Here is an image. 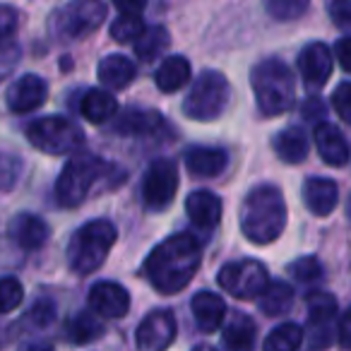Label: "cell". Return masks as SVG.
<instances>
[{
  "instance_id": "cell-10",
  "label": "cell",
  "mask_w": 351,
  "mask_h": 351,
  "mask_svg": "<svg viewBox=\"0 0 351 351\" xmlns=\"http://www.w3.org/2000/svg\"><path fill=\"white\" fill-rule=\"evenodd\" d=\"M178 191V169L171 159H156L142 178V200L149 210L161 212L173 202Z\"/></svg>"
},
{
  "instance_id": "cell-37",
  "label": "cell",
  "mask_w": 351,
  "mask_h": 351,
  "mask_svg": "<svg viewBox=\"0 0 351 351\" xmlns=\"http://www.w3.org/2000/svg\"><path fill=\"white\" fill-rule=\"evenodd\" d=\"M332 22L339 29H351V0H330L327 5Z\"/></svg>"
},
{
  "instance_id": "cell-12",
  "label": "cell",
  "mask_w": 351,
  "mask_h": 351,
  "mask_svg": "<svg viewBox=\"0 0 351 351\" xmlns=\"http://www.w3.org/2000/svg\"><path fill=\"white\" fill-rule=\"evenodd\" d=\"M176 339V317L171 311H152L140 322L135 341L140 351H166Z\"/></svg>"
},
{
  "instance_id": "cell-31",
  "label": "cell",
  "mask_w": 351,
  "mask_h": 351,
  "mask_svg": "<svg viewBox=\"0 0 351 351\" xmlns=\"http://www.w3.org/2000/svg\"><path fill=\"white\" fill-rule=\"evenodd\" d=\"M303 341V330L296 322H284L274 327L265 339V351H298Z\"/></svg>"
},
{
  "instance_id": "cell-21",
  "label": "cell",
  "mask_w": 351,
  "mask_h": 351,
  "mask_svg": "<svg viewBox=\"0 0 351 351\" xmlns=\"http://www.w3.org/2000/svg\"><path fill=\"white\" fill-rule=\"evenodd\" d=\"M191 311L195 315V322L202 332H215L217 327L224 322L226 315V303L221 301V296L212 291H200L193 296Z\"/></svg>"
},
{
  "instance_id": "cell-44",
  "label": "cell",
  "mask_w": 351,
  "mask_h": 351,
  "mask_svg": "<svg viewBox=\"0 0 351 351\" xmlns=\"http://www.w3.org/2000/svg\"><path fill=\"white\" fill-rule=\"evenodd\" d=\"M27 351H53L49 344H44V341H39V344H32V346H27Z\"/></svg>"
},
{
  "instance_id": "cell-32",
  "label": "cell",
  "mask_w": 351,
  "mask_h": 351,
  "mask_svg": "<svg viewBox=\"0 0 351 351\" xmlns=\"http://www.w3.org/2000/svg\"><path fill=\"white\" fill-rule=\"evenodd\" d=\"M145 22H142L140 15H121L113 20L111 25V36L118 41V44H135L137 39L142 36V32H145Z\"/></svg>"
},
{
  "instance_id": "cell-15",
  "label": "cell",
  "mask_w": 351,
  "mask_h": 351,
  "mask_svg": "<svg viewBox=\"0 0 351 351\" xmlns=\"http://www.w3.org/2000/svg\"><path fill=\"white\" fill-rule=\"evenodd\" d=\"M89 306L101 317H123L130 311V293L116 282H99L89 291Z\"/></svg>"
},
{
  "instance_id": "cell-14",
  "label": "cell",
  "mask_w": 351,
  "mask_h": 351,
  "mask_svg": "<svg viewBox=\"0 0 351 351\" xmlns=\"http://www.w3.org/2000/svg\"><path fill=\"white\" fill-rule=\"evenodd\" d=\"M298 70H301V77L306 82V87L320 89L327 82V77L332 75V53L325 44L315 41V44H308L306 49L298 56Z\"/></svg>"
},
{
  "instance_id": "cell-19",
  "label": "cell",
  "mask_w": 351,
  "mask_h": 351,
  "mask_svg": "<svg viewBox=\"0 0 351 351\" xmlns=\"http://www.w3.org/2000/svg\"><path fill=\"white\" fill-rule=\"evenodd\" d=\"M303 200L315 217H327L339 202L337 183L330 178H308L303 186Z\"/></svg>"
},
{
  "instance_id": "cell-9",
  "label": "cell",
  "mask_w": 351,
  "mask_h": 351,
  "mask_svg": "<svg viewBox=\"0 0 351 351\" xmlns=\"http://www.w3.org/2000/svg\"><path fill=\"white\" fill-rule=\"evenodd\" d=\"M217 282L224 291H229L236 298H260L265 289L269 287V274L263 263L258 260H236L219 269Z\"/></svg>"
},
{
  "instance_id": "cell-34",
  "label": "cell",
  "mask_w": 351,
  "mask_h": 351,
  "mask_svg": "<svg viewBox=\"0 0 351 351\" xmlns=\"http://www.w3.org/2000/svg\"><path fill=\"white\" fill-rule=\"evenodd\" d=\"M289 272H291V277L296 279V282L313 284V282H317V279L322 277V265H320V260H317V258L306 255V258L293 260V263L289 265Z\"/></svg>"
},
{
  "instance_id": "cell-43",
  "label": "cell",
  "mask_w": 351,
  "mask_h": 351,
  "mask_svg": "<svg viewBox=\"0 0 351 351\" xmlns=\"http://www.w3.org/2000/svg\"><path fill=\"white\" fill-rule=\"evenodd\" d=\"M12 29H15V12L12 8H3V36L10 39Z\"/></svg>"
},
{
  "instance_id": "cell-11",
  "label": "cell",
  "mask_w": 351,
  "mask_h": 351,
  "mask_svg": "<svg viewBox=\"0 0 351 351\" xmlns=\"http://www.w3.org/2000/svg\"><path fill=\"white\" fill-rule=\"evenodd\" d=\"M337 301L332 293L315 291L308 296V341L313 349H327L335 339Z\"/></svg>"
},
{
  "instance_id": "cell-13",
  "label": "cell",
  "mask_w": 351,
  "mask_h": 351,
  "mask_svg": "<svg viewBox=\"0 0 351 351\" xmlns=\"http://www.w3.org/2000/svg\"><path fill=\"white\" fill-rule=\"evenodd\" d=\"M49 87L39 75H22L8 87L5 104L12 113H29L46 101Z\"/></svg>"
},
{
  "instance_id": "cell-39",
  "label": "cell",
  "mask_w": 351,
  "mask_h": 351,
  "mask_svg": "<svg viewBox=\"0 0 351 351\" xmlns=\"http://www.w3.org/2000/svg\"><path fill=\"white\" fill-rule=\"evenodd\" d=\"M335 53H337V60H339L341 68H344L346 73H351V36H341V39L337 41Z\"/></svg>"
},
{
  "instance_id": "cell-42",
  "label": "cell",
  "mask_w": 351,
  "mask_h": 351,
  "mask_svg": "<svg viewBox=\"0 0 351 351\" xmlns=\"http://www.w3.org/2000/svg\"><path fill=\"white\" fill-rule=\"evenodd\" d=\"M322 113H325V106H322L320 99L311 97L306 104H303V118H306V121H320Z\"/></svg>"
},
{
  "instance_id": "cell-26",
  "label": "cell",
  "mask_w": 351,
  "mask_h": 351,
  "mask_svg": "<svg viewBox=\"0 0 351 351\" xmlns=\"http://www.w3.org/2000/svg\"><path fill=\"white\" fill-rule=\"evenodd\" d=\"M191 80V63L183 56H171L156 68V87L161 92H178Z\"/></svg>"
},
{
  "instance_id": "cell-20",
  "label": "cell",
  "mask_w": 351,
  "mask_h": 351,
  "mask_svg": "<svg viewBox=\"0 0 351 351\" xmlns=\"http://www.w3.org/2000/svg\"><path fill=\"white\" fill-rule=\"evenodd\" d=\"M229 164V156L224 149L217 147H193L186 152V166L197 178H215Z\"/></svg>"
},
{
  "instance_id": "cell-5",
  "label": "cell",
  "mask_w": 351,
  "mask_h": 351,
  "mask_svg": "<svg viewBox=\"0 0 351 351\" xmlns=\"http://www.w3.org/2000/svg\"><path fill=\"white\" fill-rule=\"evenodd\" d=\"M231 99V87L226 77L217 70H207L193 82L191 92L183 99V113L193 121H217L226 111Z\"/></svg>"
},
{
  "instance_id": "cell-8",
  "label": "cell",
  "mask_w": 351,
  "mask_h": 351,
  "mask_svg": "<svg viewBox=\"0 0 351 351\" xmlns=\"http://www.w3.org/2000/svg\"><path fill=\"white\" fill-rule=\"evenodd\" d=\"M106 5L101 0H70L53 17V32L63 39H84L101 27Z\"/></svg>"
},
{
  "instance_id": "cell-25",
  "label": "cell",
  "mask_w": 351,
  "mask_h": 351,
  "mask_svg": "<svg viewBox=\"0 0 351 351\" xmlns=\"http://www.w3.org/2000/svg\"><path fill=\"white\" fill-rule=\"evenodd\" d=\"M80 111L89 123H106L108 118L116 116L118 101L113 94L104 92V89H89L80 101Z\"/></svg>"
},
{
  "instance_id": "cell-2",
  "label": "cell",
  "mask_w": 351,
  "mask_h": 351,
  "mask_svg": "<svg viewBox=\"0 0 351 351\" xmlns=\"http://www.w3.org/2000/svg\"><path fill=\"white\" fill-rule=\"evenodd\" d=\"M287 226V205L274 186H260L248 193L241 207V229L258 245L272 243Z\"/></svg>"
},
{
  "instance_id": "cell-29",
  "label": "cell",
  "mask_w": 351,
  "mask_h": 351,
  "mask_svg": "<svg viewBox=\"0 0 351 351\" xmlns=\"http://www.w3.org/2000/svg\"><path fill=\"white\" fill-rule=\"evenodd\" d=\"M101 332H104L101 320L89 311L77 313V315L68 322V339L73 341V344H89V341H94L97 337H101Z\"/></svg>"
},
{
  "instance_id": "cell-16",
  "label": "cell",
  "mask_w": 351,
  "mask_h": 351,
  "mask_svg": "<svg viewBox=\"0 0 351 351\" xmlns=\"http://www.w3.org/2000/svg\"><path fill=\"white\" fill-rule=\"evenodd\" d=\"M315 147L320 152V159L330 166H344L349 161V145L339 128L332 123H317L315 128Z\"/></svg>"
},
{
  "instance_id": "cell-40",
  "label": "cell",
  "mask_w": 351,
  "mask_h": 351,
  "mask_svg": "<svg viewBox=\"0 0 351 351\" xmlns=\"http://www.w3.org/2000/svg\"><path fill=\"white\" fill-rule=\"evenodd\" d=\"M337 335H339V344L344 346V349H351V306L346 308V313L341 315Z\"/></svg>"
},
{
  "instance_id": "cell-41",
  "label": "cell",
  "mask_w": 351,
  "mask_h": 351,
  "mask_svg": "<svg viewBox=\"0 0 351 351\" xmlns=\"http://www.w3.org/2000/svg\"><path fill=\"white\" fill-rule=\"evenodd\" d=\"M111 3L121 10V15H140L147 5V0H111Z\"/></svg>"
},
{
  "instance_id": "cell-36",
  "label": "cell",
  "mask_w": 351,
  "mask_h": 351,
  "mask_svg": "<svg viewBox=\"0 0 351 351\" xmlns=\"http://www.w3.org/2000/svg\"><path fill=\"white\" fill-rule=\"evenodd\" d=\"M332 108H335L341 121H346L351 125V82H344L335 89V94H332Z\"/></svg>"
},
{
  "instance_id": "cell-17",
  "label": "cell",
  "mask_w": 351,
  "mask_h": 351,
  "mask_svg": "<svg viewBox=\"0 0 351 351\" xmlns=\"http://www.w3.org/2000/svg\"><path fill=\"white\" fill-rule=\"evenodd\" d=\"M10 239L15 241L20 248L25 250H36L49 241V224L36 215H17L10 221Z\"/></svg>"
},
{
  "instance_id": "cell-28",
  "label": "cell",
  "mask_w": 351,
  "mask_h": 351,
  "mask_svg": "<svg viewBox=\"0 0 351 351\" xmlns=\"http://www.w3.org/2000/svg\"><path fill=\"white\" fill-rule=\"evenodd\" d=\"M293 303V289L287 282H269V287L265 289V293L258 298V306L265 315H284Z\"/></svg>"
},
{
  "instance_id": "cell-35",
  "label": "cell",
  "mask_w": 351,
  "mask_h": 351,
  "mask_svg": "<svg viewBox=\"0 0 351 351\" xmlns=\"http://www.w3.org/2000/svg\"><path fill=\"white\" fill-rule=\"evenodd\" d=\"M25 289L15 277H5L0 282V301H3V313H12L22 303Z\"/></svg>"
},
{
  "instance_id": "cell-38",
  "label": "cell",
  "mask_w": 351,
  "mask_h": 351,
  "mask_svg": "<svg viewBox=\"0 0 351 351\" xmlns=\"http://www.w3.org/2000/svg\"><path fill=\"white\" fill-rule=\"evenodd\" d=\"M56 317V306L51 298H41V301L34 303V308L29 311V320L34 322L36 327H46L51 325Z\"/></svg>"
},
{
  "instance_id": "cell-22",
  "label": "cell",
  "mask_w": 351,
  "mask_h": 351,
  "mask_svg": "<svg viewBox=\"0 0 351 351\" xmlns=\"http://www.w3.org/2000/svg\"><path fill=\"white\" fill-rule=\"evenodd\" d=\"M221 339L229 351H250L255 344V322L245 313H231Z\"/></svg>"
},
{
  "instance_id": "cell-18",
  "label": "cell",
  "mask_w": 351,
  "mask_h": 351,
  "mask_svg": "<svg viewBox=\"0 0 351 351\" xmlns=\"http://www.w3.org/2000/svg\"><path fill=\"white\" fill-rule=\"evenodd\" d=\"M186 210L197 229H215L221 219V200L212 191H195L188 195Z\"/></svg>"
},
{
  "instance_id": "cell-24",
  "label": "cell",
  "mask_w": 351,
  "mask_h": 351,
  "mask_svg": "<svg viewBox=\"0 0 351 351\" xmlns=\"http://www.w3.org/2000/svg\"><path fill=\"white\" fill-rule=\"evenodd\" d=\"M274 152L287 164H301L308 156V135L301 128H287L274 137Z\"/></svg>"
},
{
  "instance_id": "cell-7",
  "label": "cell",
  "mask_w": 351,
  "mask_h": 351,
  "mask_svg": "<svg viewBox=\"0 0 351 351\" xmlns=\"http://www.w3.org/2000/svg\"><path fill=\"white\" fill-rule=\"evenodd\" d=\"M27 137L36 149L46 152V154H70V152H77V147H82L84 142V135L77 123L63 116L34 121L27 128Z\"/></svg>"
},
{
  "instance_id": "cell-33",
  "label": "cell",
  "mask_w": 351,
  "mask_h": 351,
  "mask_svg": "<svg viewBox=\"0 0 351 351\" xmlns=\"http://www.w3.org/2000/svg\"><path fill=\"white\" fill-rule=\"evenodd\" d=\"M263 3H265V10L279 22L296 20L311 5V0H263Z\"/></svg>"
},
{
  "instance_id": "cell-4",
  "label": "cell",
  "mask_w": 351,
  "mask_h": 351,
  "mask_svg": "<svg viewBox=\"0 0 351 351\" xmlns=\"http://www.w3.org/2000/svg\"><path fill=\"white\" fill-rule=\"evenodd\" d=\"M116 226L108 219L87 221L77 229L68 245V265L77 274H92L108 258L113 243H116Z\"/></svg>"
},
{
  "instance_id": "cell-27",
  "label": "cell",
  "mask_w": 351,
  "mask_h": 351,
  "mask_svg": "<svg viewBox=\"0 0 351 351\" xmlns=\"http://www.w3.org/2000/svg\"><path fill=\"white\" fill-rule=\"evenodd\" d=\"M164 125L156 111H128L116 123V130L121 135H152Z\"/></svg>"
},
{
  "instance_id": "cell-30",
  "label": "cell",
  "mask_w": 351,
  "mask_h": 351,
  "mask_svg": "<svg viewBox=\"0 0 351 351\" xmlns=\"http://www.w3.org/2000/svg\"><path fill=\"white\" fill-rule=\"evenodd\" d=\"M166 49H169V32L164 27H147L140 39L135 41V53L147 63L159 58Z\"/></svg>"
},
{
  "instance_id": "cell-23",
  "label": "cell",
  "mask_w": 351,
  "mask_h": 351,
  "mask_svg": "<svg viewBox=\"0 0 351 351\" xmlns=\"http://www.w3.org/2000/svg\"><path fill=\"white\" fill-rule=\"evenodd\" d=\"M99 80L108 89H125L135 80V63L128 56H106L99 63Z\"/></svg>"
},
{
  "instance_id": "cell-1",
  "label": "cell",
  "mask_w": 351,
  "mask_h": 351,
  "mask_svg": "<svg viewBox=\"0 0 351 351\" xmlns=\"http://www.w3.org/2000/svg\"><path fill=\"white\" fill-rule=\"evenodd\" d=\"M200 260V241L193 234H176L152 250L145 263V274L159 293H178L195 277Z\"/></svg>"
},
{
  "instance_id": "cell-6",
  "label": "cell",
  "mask_w": 351,
  "mask_h": 351,
  "mask_svg": "<svg viewBox=\"0 0 351 351\" xmlns=\"http://www.w3.org/2000/svg\"><path fill=\"white\" fill-rule=\"evenodd\" d=\"M104 164L101 159L92 154H75L73 159L65 164L63 173H60L58 183H56V200L60 207L70 210L84 202L89 188L94 186V181L101 173Z\"/></svg>"
},
{
  "instance_id": "cell-46",
  "label": "cell",
  "mask_w": 351,
  "mask_h": 351,
  "mask_svg": "<svg viewBox=\"0 0 351 351\" xmlns=\"http://www.w3.org/2000/svg\"><path fill=\"white\" fill-rule=\"evenodd\" d=\"M346 212H349V219H351V197H349V207H346Z\"/></svg>"
},
{
  "instance_id": "cell-45",
  "label": "cell",
  "mask_w": 351,
  "mask_h": 351,
  "mask_svg": "<svg viewBox=\"0 0 351 351\" xmlns=\"http://www.w3.org/2000/svg\"><path fill=\"white\" fill-rule=\"evenodd\" d=\"M195 351H215V349H212V346H197Z\"/></svg>"
},
{
  "instance_id": "cell-3",
  "label": "cell",
  "mask_w": 351,
  "mask_h": 351,
  "mask_svg": "<svg viewBox=\"0 0 351 351\" xmlns=\"http://www.w3.org/2000/svg\"><path fill=\"white\" fill-rule=\"evenodd\" d=\"M255 101L265 116H279L293 104V75L287 63L277 58L260 60L250 73Z\"/></svg>"
}]
</instances>
